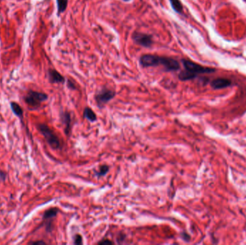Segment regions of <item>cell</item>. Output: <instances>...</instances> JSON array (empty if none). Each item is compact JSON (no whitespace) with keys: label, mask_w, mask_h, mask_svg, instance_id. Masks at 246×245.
<instances>
[{"label":"cell","mask_w":246,"mask_h":245,"mask_svg":"<svg viewBox=\"0 0 246 245\" xmlns=\"http://www.w3.org/2000/svg\"><path fill=\"white\" fill-rule=\"evenodd\" d=\"M115 96H116V92L115 90L103 87L95 94L94 100L98 108L102 109L106 104L114 99Z\"/></svg>","instance_id":"4"},{"label":"cell","mask_w":246,"mask_h":245,"mask_svg":"<svg viewBox=\"0 0 246 245\" xmlns=\"http://www.w3.org/2000/svg\"><path fill=\"white\" fill-rule=\"evenodd\" d=\"M197 76L193 74L191 72L188 71L184 69V70H181V71L179 73V79L182 81H190L194 79Z\"/></svg>","instance_id":"13"},{"label":"cell","mask_w":246,"mask_h":245,"mask_svg":"<svg viewBox=\"0 0 246 245\" xmlns=\"http://www.w3.org/2000/svg\"><path fill=\"white\" fill-rule=\"evenodd\" d=\"M139 63L142 67H156V66H163L165 71L171 72L176 71L180 69L179 62L172 58L159 56L151 54H145L141 56Z\"/></svg>","instance_id":"1"},{"label":"cell","mask_w":246,"mask_h":245,"mask_svg":"<svg viewBox=\"0 0 246 245\" xmlns=\"http://www.w3.org/2000/svg\"><path fill=\"white\" fill-rule=\"evenodd\" d=\"M125 238H126V235L124 233H120L117 235V241L118 244H121L123 242L125 241Z\"/></svg>","instance_id":"19"},{"label":"cell","mask_w":246,"mask_h":245,"mask_svg":"<svg viewBox=\"0 0 246 245\" xmlns=\"http://www.w3.org/2000/svg\"><path fill=\"white\" fill-rule=\"evenodd\" d=\"M232 84V82L227 78H216V79L213 80L211 82V86L214 89H225L230 86Z\"/></svg>","instance_id":"10"},{"label":"cell","mask_w":246,"mask_h":245,"mask_svg":"<svg viewBox=\"0 0 246 245\" xmlns=\"http://www.w3.org/2000/svg\"><path fill=\"white\" fill-rule=\"evenodd\" d=\"M6 175H7V174L5 172H4V171L0 170V178H1L2 180H5L6 177H7Z\"/></svg>","instance_id":"22"},{"label":"cell","mask_w":246,"mask_h":245,"mask_svg":"<svg viewBox=\"0 0 246 245\" xmlns=\"http://www.w3.org/2000/svg\"><path fill=\"white\" fill-rule=\"evenodd\" d=\"M68 0H56L57 2V9H58V15H60L63 12L66 11L68 6Z\"/></svg>","instance_id":"16"},{"label":"cell","mask_w":246,"mask_h":245,"mask_svg":"<svg viewBox=\"0 0 246 245\" xmlns=\"http://www.w3.org/2000/svg\"><path fill=\"white\" fill-rule=\"evenodd\" d=\"M66 84H67V86H68V89H70L71 90H76V86L74 83L72 81L68 79L67 81H66Z\"/></svg>","instance_id":"20"},{"label":"cell","mask_w":246,"mask_h":245,"mask_svg":"<svg viewBox=\"0 0 246 245\" xmlns=\"http://www.w3.org/2000/svg\"><path fill=\"white\" fill-rule=\"evenodd\" d=\"M110 171V166L107 165H102L99 167V169L97 170H95V175L97 177H102L107 175Z\"/></svg>","instance_id":"15"},{"label":"cell","mask_w":246,"mask_h":245,"mask_svg":"<svg viewBox=\"0 0 246 245\" xmlns=\"http://www.w3.org/2000/svg\"><path fill=\"white\" fill-rule=\"evenodd\" d=\"M97 244L99 245H112L115 244V242L110 240L109 239H103L102 240H101L99 242H98Z\"/></svg>","instance_id":"18"},{"label":"cell","mask_w":246,"mask_h":245,"mask_svg":"<svg viewBox=\"0 0 246 245\" xmlns=\"http://www.w3.org/2000/svg\"><path fill=\"white\" fill-rule=\"evenodd\" d=\"M181 63L184 65V69L196 76L198 74H204V73H211L215 71V68L205 67V66L200 65L187 59H182Z\"/></svg>","instance_id":"5"},{"label":"cell","mask_w":246,"mask_h":245,"mask_svg":"<svg viewBox=\"0 0 246 245\" xmlns=\"http://www.w3.org/2000/svg\"><path fill=\"white\" fill-rule=\"evenodd\" d=\"M134 43L144 48H150L153 43L152 36L146 33L135 32L132 36Z\"/></svg>","instance_id":"6"},{"label":"cell","mask_w":246,"mask_h":245,"mask_svg":"<svg viewBox=\"0 0 246 245\" xmlns=\"http://www.w3.org/2000/svg\"><path fill=\"white\" fill-rule=\"evenodd\" d=\"M123 1H125V2H128V1H130V0H123Z\"/></svg>","instance_id":"24"},{"label":"cell","mask_w":246,"mask_h":245,"mask_svg":"<svg viewBox=\"0 0 246 245\" xmlns=\"http://www.w3.org/2000/svg\"><path fill=\"white\" fill-rule=\"evenodd\" d=\"M61 122L64 127V133L66 136H69L72 128V119H71V114L70 112L67 111L61 112L60 114Z\"/></svg>","instance_id":"8"},{"label":"cell","mask_w":246,"mask_h":245,"mask_svg":"<svg viewBox=\"0 0 246 245\" xmlns=\"http://www.w3.org/2000/svg\"><path fill=\"white\" fill-rule=\"evenodd\" d=\"M37 127L51 148L53 149H59L61 148L60 139L51 127L45 124H38Z\"/></svg>","instance_id":"2"},{"label":"cell","mask_w":246,"mask_h":245,"mask_svg":"<svg viewBox=\"0 0 246 245\" xmlns=\"http://www.w3.org/2000/svg\"><path fill=\"white\" fill-rule=\"evenodd\" d=\"M48 95L45 93L30 90L27 93L24 97V100L32 109H37L40 107L42 103L48 99Z\"/></svg>","instance_id":"3"},{"label":"cell","mask_w":246,"mask_h":245,"mask_svg":"<svg viewBox=\"0 0 246 245\" xmlns=\"http://www.w3.org/2000/svg\"><path fill=\"white\" fill-rule=\"evenodd\" d=\"M29 244H45L46 243L43 241H38V242H29Z\"/></svg>","instance_id":"23"},{"label":"cell","mask_w":246,"mask_h":245,"mask_svg":"<svg viewBox=\"0 0 246 245\" xmlns=\"http://www.w3.org/2000/svg\"><path fill=\"white\" fill-rule=\"evenodd\" d=\"M73 244L76 245H80L83 244V239L82 235L76 234L73 237Z\"/></svg>","instance_id":"17"},{"label":"cell","mask_w":246,"mask_h":245,"mask_svg":"<svg viewBox=\"0 0 246 245\" xmlns=\"http://www.w3.org/2000/svg\"><path fill=\"white\" fill-rule=\"evenodd\" d=\"M181 238L183 239V240H184V241H186V242L190 241L191 237L189 236L187 233H186V232H181Z\"/></svg>","instance_id":"21"},{"label":"cell","mask_w":246,"mask_h":245,"mask_svg":"<svg viewBox=\"0 0 246 245\" xmlns=\"http://www.w3.org/2000/svg\"><path fill=\"white\" fill-rule=\"evenodd\" d=\"M10 107L13 113L15 114L21 121L22 120L23 121V110L21 108V107L16 102H11Z\"/></svg>","instance_id":"12"},{"label":"cell","mask_w":246,"mask_h":245,"mask_svg":"<svg viewBox=\"0 0 246 245\" xmlns=\"http://www.w3.org/2000/svg\"><path fill=\"white\" fill-rule=\"evenodd\" d=\"M83 117L90 122H95L97 120V116L90 107H86L83 111Z\"/></svg>","instance_id":"11"},{"label":"cell","mask_w":246,"mask_h":245,"mask_svg":"<svg viewBox=\"0 0 246 245\" xmlns=\"http://www.w3.org/2000/svg\"><path fill=\"white\" fill-rule=\"evenodd\" d=\"M171 7L176 12L179 14L183 13V5L180 0H169Z\"/></svg>","instance_id":"14"},{"label":"cell","mask_w":246,"mask_h":245,"mask_svg":"<svg viewBox=\"0 0 246 245\" xmlns=\"http://www.w3.org/2000/svg\"><path fill=\"white\" fill-rule=\"evenodd\" d=\"M59 210L57 208H51L44 212L43 215V219L44 221H48L45 222V230L47 232H51L53 229L52 221L57 214H58Z\"/></svg>","instance_id":"7"},{"label":"cell","mask_w":246,"mask_h":245,"mask_svg":"<svg viewBox=\"0 0 246 245\" xmlns=\"http://www.w3.org/2000/svg\"><path fill=\"white\" fill-rule=\"evenodd\" d=\"M48 79L51 84H64L66 78L55 69L48 70Z\"/></svg>","instance_id":"9"}]
</instances>
